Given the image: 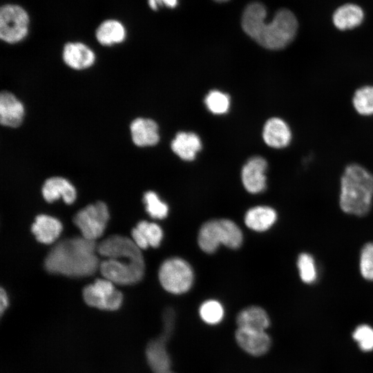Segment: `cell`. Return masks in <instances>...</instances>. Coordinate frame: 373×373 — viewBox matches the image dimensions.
<instances>
[{
    "label": "cell",
    "mask_w": 373,
    "mask_h": 373,
    "mask_svg": "<svg viewBox=\"0 0 373 373\" xmlns=\"http://www.w3.org/2000/svg\"><path fill=\"white\" fill-rule=\"evenodd\" d=\"M267 11L260 3H251L242 17L243 30L260 46L269 50H280L294 39L298 30L295 15L287 9H280L271 21H266Z\"/></svg>",
    "instance_id": "6da1fadb"
},
{
    "label": "cell",
    "mask_w": 373,
    "mask_h": 373,
    "mask_svg": "<svg viewBox=\"0 0 373 373\" xmlns=\"http://www.w3.org/2000/svg\"><path fill=\"white\" fill-rule=\"evenodd\" d=\"M95 240L75 237L58 242L44 260L45 269L55 274L70 277L93 275L99 268Z\"/></svg>",
    "instance_id": "7a4b0ae2"
},
{
    "label": "cell",
    "mask_w": 373,
    "mask_h": 373,
    "mask_svg": "<svg viewBox=\"0 0 373 373\" xmlns=\"http://www.w3.org/2000/svg\"><path fill=\"white\" fill-rule=\"evenodd\" d=\"M372 199L373 174L358 164H348L341 178V209L346 213L363 216L370 211Z\"/></svg>",
    "instance_id": "3957f363"
},
{
    "label": "cell",
    "mask_w": 373,
    "mask_h": 373,
    "mask_svg": "<svg viewBox=\"0 0 373 373\" xmlns=\"http://www.w3.org/2000/svg\"><path fill=\"white\" fill-rule=\"evenodd\" d=\"M144 260L141 249L122 251L102 260L99 269L104 277L114 284L133 285L142 280Z\"/></svg>",
    "instance_id": "277c9868"
},
{
    "label": "cell",
    "mask_w": 373,
    "mask_h": 373,
    "mask_svg": "<svg viewBox=\"0 0 373 373\" xmlns=\"http://www.w3.org/2000/svg\"><path fill=\"white\" fill-rule=\"evenodd\" d=\"M242 233L240 227L229 219L211 220L200 229L198 242L205 253L215 252L220 245L231 249H238L242 243Z\"/></svg>",
    "instance_id": "5b68a950"
},
{
    "label": "cell",
    "mask_w": 373,
    "mask_h": 373,
    "mask_svg": "<svg viewBox=\"0 0 373 373\" xmlns=\"http://www.w3.org/2000/svg\"><path fill=\"white\" fill-rule=\"evenodd\" d=\"M158 277L162 287L173 294L188 291L194 278L192 267L180 258H171L164 261L160 267Z\"/></svg>",
    "instance_id": "8992f818"
},
{
    "label": "cell",
    "mask_w": 373,
    "mask_h": 373,
    "mask_svg": "<svg viewBox=\"0 0 373 373\" xmlns=\"http://www.w3.org/2000/svg\"><path fill=\"white\" fill-rule=\"evenodd\" d=\"M29 17L27 12L15 4H6L0 10V37L6 43L16 44L28 32Z\"/></svg>",
    "instance_id": "52a82bcc"
},
{
    "label": "cell",
    "mask_w": 373,
    "mask_h": 373,
    "mask_svg": "<svg viewBox=\"0 0 373 373\" xmlns=\"http://www.w3.org/2000/svg\"><path fill=\"white\" fill-rule=\"evenodd\" d=\"M108 219L109 212L106 204L99 201L77 212L73 221L81 231L82 237L95 241L103 234Z\"/></svg>",
    "instance_id": "ba28073f"
},
{
    "label": "cell",
    "mask_w": 373,
    "mask_h": 373,
    "mask_svg": "<svg viewBox=\"0 0 373 373\" xmlns=\"http://www.w3.org/2000/svg\"><path fill=\"white\" fill-rule=\"evenodd\" d=\"M83 298L89 306L115 311L120 307L123 296L113 282L106 278H99L84 288Z\"/></svg>",
    "instance_id": "9c48e42d"
},
{
    "label": "cell",
    "mask_w": 373,
    "mask_h": 373,
    "mask_svg": "<svg viewBox=\"0 0 373 373\" xmlns=\"http://www.w3.org/2000/svg\"><path fill=\"white\" fill-rule=\"evenodd\" d=\"M173 330V327L164 325L161 335L147 344L146 358L153 373H175L172 370L171 360L166 349V342Z\"/></svg>",
    "instance_id": "30bf717a"
},
{
    "label": "cell",
    "mask_w": 373,
    "mask_h": 373,
    "mask_svg": "<svg viewBox=\"0 0 373 373\" xmlns=\"http://www.w3.org/2000/svg\"><path fill=\"white\" fill-rule=\"evenodd\" d=\"M267 169V161L259 156L250 158L243 166L241 173L242 182L249 193H259L265 189Z\"/></svg>",
    "instance_id": "8fae6325"
},
{
    "label": "cell",
    "mask_w": 373,
    "mask_h": 373,
    "mask_svg": "<svg viewBox=\"0 0 373 373\" xmlns=\"http://www.w3.org/2000/svg\"><path fill=\"white\" fill-rule=\"evenodd\" d=\"M238 345L252 356L265 354L270 348L271 339L265 331L238 328L235 333Z\"/></svg>",
    "instance_id": "7c38bea8"
},
{
    "label": "cell",
    "mask_w": 373,
    "mask_h": 373,
    "mask_svg": "<svg viewBox=\"0 0 373 373\" xmlns=\"http://www.w3.org/2000/svg\"><path fill=\"white\" fill-rule=\"evenodd\" d=\"M24 107L21 102L12 93L3 90L0 94V122L1 125L17 128L23 119Z\"/></svg>",
    "instance_id": "4fadbf2b"
},
{
    "label": "cell",
    "mask_w": 373,
    "mask_h": 373,
    "mask_svg": "<svg viewBox=\"0 0 373 373\" xmlns=\"http://www.w3.org/2000/svg\"><path fill=\"white\" fill-rule=\"evenodd\" d=\"M64 63L75 70L86 69L95 61L94 52L81 42H68L65 44L62 52Z\"/></svg>",
    "instance_id": "5bb4252c"
},
{
    "label": "cell",
    "mask_w": 373,
    "mask_h": 373,
    "mask_svg": "<svg viewBox=\"0 0 373 373\" xmlns=\"http://www.w3.org/2000/svg\"><path fill=\"white\" fill-rule=\"evenodd\" d=\"M262 137L269 146L282 149L287 146L291 142L292 133L285 121L279 117H272L265 124Z\"/></svg>",
    "instance_id": "9a60e30c"
},
{
    "label": "cell",
    "mask_w": 373,
    "mask_h": 373,
    "mask_svg": "<svg viewBox=\"0 0 373 373\" xmlns=\"http://www.w3.org/2000/svg\"><path fill=\"white\" fill-rule=\"evenodd\" d=\"M130 132L133 143L137 146H153L160 140L158 126L151 119H135L130 124Z\"/></svg>",
    "instance_id": "2e32d148"
},
{
    "label": "cell",
    "mask_w": 373,
    "mask_h": 373,
    "mask_svg": "<svg viewBox=\"0 0 373 373\" xmlns=\"http://www.w3.org/2000/svg\"><path fill=\"white\" fill-rule=\"evenodd\" d=\"M44 198L48 202L62 198L66 204H72L76 198V191L73 185L61 177L47 179L41 189Z\"/></svg>",
    "instance_id": "e0dca14e"
},
{
    "label": "cell",
    "mask_w": 373,
    "mask_h": 373,
    "mask_svg": "<svg viewBox=\"0 0 373 373\" xmlns=\"http://www.w3.org/2000/svg\"><path fill=\"white\" fill-rule=\"evenodd\" d=\"M131 236L132 240L141 249L149 247L155 248L160 245L163 231L158 224L142 220L132 229Z\"/></svg>",
    "instance_id": "ac0fdd59"
},
{
    "label": "cell",
    "mask_w": 373,
    "mask_h": 373,
    "mask_svg": "<svg viewBox=\"0 0 373 373\" xmlns=\"http://www.w3.org/2000/svg\"><path fill=\"white\" fill-rule=\"evenodd\" d=\"M62 230V224L59 220L53 217L41 214L35 218L31 231L37 241L50 244L59 236Z\"/></svg>",
    "instance_id": "d6986e66"
},
{
    "label": "cell",
    "mask_w": 373,
    "mask_h": 373,
    "mask_svg": "<svg viewBox=\"0 0 373 373\" xmlns=\"http://www.w3.org/2000/svg\"><path fill=\"white\" fill-rule=\"evenodd\" d=\"M238 328L265 331L270 324L266 311L258 306H250L241 310L237 315Z\"/></svg>",
    "instance_id": "ffe728a7"
},
{
    "label": "cell",
    "mask_w": 373,
    "mask_h": 373,
    "mask_svg": "<svg viewBox=\"0 0 373 373\" xmlns=\"http://www.w3.org/2000/svg\"><path fill=\"white\" fill-rule=\"evenodd\" d=\"M276 219V211L267 206H257L251 208L245 216V222L247 227L259 232L269 229L275 223Z\"/></svg>",
    "instance_id": "44dd1931"
},
{
    "label": "cell",
    "mask_w": 373,
    "mask_h": 373,
    "mask_svg": "<svg viewBox=\"0 0 373 373\" xmlns=\"http://www.w3.org/2000/svg\"><path fill=\"white\" fill-rule=\"evenodd\" d=\"M201 148L200 139L193 133L180 132L171 142L173 151L186 161L193 160Z\"/></svg>",
    "instance_id": "7402d4cb"
},
{
    "label": "cell",
    "mask_w": 373,
    "mask_h": 373,
    "mask_svg": "<svg viewBox=\"0 0 373 373\" xmlns=\"http://www.w3.org/2000/svg\"><path fill=\"white\" fill-rule=\"evenodd\" d=\"M126 35L123 24L115 19L104 21L95 32L97 40L103 46H113L122 43L125 39Z\"/></svg>",
    "instance_id": "603a6c76"
},
{
    "label": "cell",
    "mask_w": 373,
    "mask_h": 373,
    "mask_svg": "<svg viewBox=\"0 0 373 373\" xmlns=\"http://www.w3.org/2000/svg\"><path fill=\"white\" fill-rule=\"evenodd\" d=\"M363 19L362 9L354 4H345L339 7L334 13L333 23L341 30L354 28Z\"/></svg>",
    "instance_id": "cb8c5ba5"
},
{
    "label": "cell",
    "mask_w": 373,
    "mask_h": 373,
    "mask_svg": "<svg viewBox=\"0 0 373 373\" xmlns=\"http://www.w3.org/2000/svg\"><path fill=\"white\" fill-rule=\"evenodd\" d=\"M352 103L356 112L362 116L373 115V86L365 85L354 93Z\"/></svg>",
    "instance_id": "d4e9b609"
},
{
    "label": "cell",
    "mask_w": 373,
    "mask_h": 373,
    "mask_svg": "<svg viewBox=\"0 0 373 373\" xmlns=\"http://www.w3.org/2000/svg\"><path fill=\"white\" fill-rule=\"evenodd\" d=\"M297 267L302 281L306 284H312L317 279V268L312 256L302 253L298 257Z\"/></svg>",
    "instance_id": "484cf974"
},
{
    "label": "cell",
    "mask_w": 373,
    "mask_h": 373,
    "mask_svg": "<svg viewBox=\"0 0 373 373\" xmlns=\"http://www.w3.org/2000/svg\"><path fill=\"white\" fill-rule=\"evenodd\" d=\"M199 314L206 323L216 325L223 318L224 309L222 304L218 300H208L200 305Z\"/></svg>",
    "instance_id": "4316f807"
},
{
    "label": "cell",
    "mask_w": 373,
    "mask_h": 373,
    "mask_svg": "<svg viewBox=\"0 0 373 373\" xmlns=\"http://www.w3.org/2000/svg\"><path fill=\"white\" fill-rule=\"evenodd\" d=\"M144 202L146 205V210L151 217L163 219L167 216L168 205L162 201L155 192L146 191L144 195Z\"/></svg>",
    "instance_id": "83f0119b"
},
{
    "label": "cell",
    "mask_w": 373,
    "mask_h": 373,
    "mask_svg": "<svg viewBox=\"0 0 373 373\" xmlns=\"http://www.w3.org/2000/svg\"><path fill=\"white\" fill-rule=\"evenodd\" d=\"M204 103L211 113L224 114L229 108L230 99L228 95L213 90L210 91L206 96Z\"/></svg>",
    "instance_id": "f1b7e54d"
},
{
    "label": "cell",
    "mask_w": 373,
    "mask_h": 373,
    "mask_svg": "<svg viewBox=\"0 0 373 373\" xmlns=\"http://www.w3.org/2000/svg\"><path fill=\"white\" fill-rule=\"evenodd\" d=\"M359 267L363 278L373 280V242L363 246L360 255Z\"/></svg>",
    "instance_id": "f546056e"
},
{
    "label": "cell",
    "mask_w": 373,
    "mask_h": 373,
    "mask_svg": "<svg viewBox=\"0 0 373 373\" xmlns=\"http://www.w3.org/2000/svg\"><path fill=\"white\" fill-rule=\"evenodd\" d=\"M354 339L363 351L373 350V329L367 325L358 326L353 333Z\"/></svg>",
    "instance_id": "4dcf8cb0"
},
{
    "label": "cell",
    "mask_w": 373,
    "mask_h": 373,
    "mask_svg": "<svg viewBox=\"0 0 373 373\" xmlns=\"http://www.w3.org/2000/svg\"><path fill=\"white\" fill-rule=\"evenodd\" d=\"M8 306V298L6 291L1 288L0 289V313L2 315Z\"/></svg>",
    "instance_id": "1f68e13d"
},
{
    "label": "cell",
    "mask_w": 373,
    "mask_h": 373,
    "mask_svg": "<svg viewBox=\"0 0 373 373\" xmlns=\"http://www.w3.org/2000/svg\"><path fill=\"white\" fill-rule=\"evenodd\" d=\"M158 5H164L169 8H174L178 3V0H156Z\"/></svg>",
    "instance_id": "d6a6232c"
},
{
    "label": "cell",
    "mask_w": 373,
    "mask_h": 373,
    "mask_svg": "<svg viewBox=\"0 0 373 373\" xmlns=\"http://www.w3.org/2000/svg\"><path fill=\"white\" fill-rule=\"evenodd\" d=\"M149 5L150 8L154 10L157 9L158 4L156 0H148Z\"/></svg>",
    "instance_id": "836d02e7"
},
{
    "label": "cell",
    "mask_w": 373,
    "mask_h": 373,
    "mask_svg": "<svg viewBox=\"0 0 373 373\" xmlns=\"http://www.w3.org/2000/svg\"><path fill=\"white\" fill-rule=\"evenodd\" d=\"M216 1H218V2H224V1H227L229 0H214Z\"/></svg>",
    "instance_id": "e575fe53"
}]
</instances>
